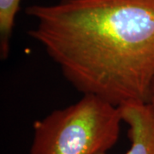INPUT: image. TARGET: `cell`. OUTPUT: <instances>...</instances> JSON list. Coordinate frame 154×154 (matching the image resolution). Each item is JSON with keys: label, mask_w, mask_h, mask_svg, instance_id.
<instances>
[{"label": "cell", "mask_w": 154, "mask_h": 154, "mask_svg": "<svg viewBox=\"0 0 154 154\" xmlns=\"http://www.w3.org/2000/svg\"><path fill=\"white\" fill-rule=\"evenodd\" d=\"M28 31L83 94L119 106L148 102L154 81V0H60L28 6Z\"/></svg>", "instance_id": "1"}, {"label": "cell", "mask_w": 154, "mask_h": 154, "mask_svg": "<svg viewBox=\"0 0 154 154\" xmlns=\"http://www.w3.org/2000/svg\"><path fill=\"white\" fill-rule=\"evenodd\" d=\"M119 106L93 94L33 122L30 154H99L118 140Z\"/></svg>", "instance_id": "2"}, {"label": "cell", "mask_w": 154, "mask_h": 154, "mask_svg": "<svg viewBox=\"0 0 154 154\" xmlns=\"http://www.w3.org/2000/svg\"><path fill=\"white\" fill-rule=\"evenodd\" d=\"M119 109L122 122L128 126L131 144L125 154H154V110L151 105L129 101L119 105Z\"/></svg>", "instance_id": "3"}, {"label": "cell", "mask_w": 154, "mask_h": 154, "mask_svg": "<svg viewBox=\"0 0 154 154\" xmlns=\"http://www.w3.org/2000/svg\"><path fill=\"white\" fill-rule=\"evenodd\" d=\"M21 0H0V57L6 59L10 53L15 19Z\"/></svg>", "instance_id": "4"}, {"label": "cell", "mask_w": 154, "mask_h": 154, "mask_svg": "<svg viewBox=\"0 0 154 154\" xmlns=\"http://www.w3.org/2000/svg\"><path fill=\"white\" fill-rule=\"evenodd\" d=\"M148 103L151 105L152 108L154 110V81L153 82H152V88H151V91H150Z\"/></svg>", "instance_id": "5"}]
</instances>
